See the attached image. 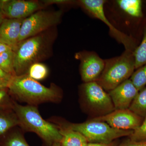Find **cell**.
<instances>
[{"label": "cell", "instance_id": "obj_22", "mask_svg": "<svg viewBox=\"0 0 146 146\" xmlns=\"http://www.w3.org/2000/svg\"><path fill=\"white\" fill-rule=\"evenodd\" d=\"M18 123V120L0 115V135L5 133Z\"/></svg>", "mask_w": 146, "mask_h": 146}, {"label": "cell", "instance_id": "obj_28", "mask_svg": "<svg viewBox=\"0 0 146 146\" xmlns=\"http://www.w3.org/2000/svg\"><path fill=\"white\" fill-rule=\"evenodd\" d=\"M5 89H0V104L4 101L7 98V94Z\"/></svg>", "mask_w": 146, "mask_h": 146}, {"label": "cell", "instance_id": "obj_31", "mask_svg": "<svg viewBox=\"0 0 146 146\" xmlns=\"http://www.w3.org/2000/svg\"><path fill=\"white\" fill-rule=\"evenodd\" d=\"M5 18L3 17L2 14H0V25L1 24L2 22H3V20Z\"/></svg>", "mask_w": 146, "mask_h": 146}, {"label": "cell", "instance_id": "obj_20", "mask_svg": "<svg viewBox=\"0 0 146 146\" xmlns=\"http://www.w3.org/2000/svg\"><path fill=\"white\" fill-rule=\"evenodd\" d=\"M130 80L139 91L146 86V64L136 69L131 76Z\"/></svg>", "mask_w": 146, "mask_h": 146}, {"label": "cell", "instance_id": "obj_8", "mask_svg": "<svg viewBox=\"0 0 146 146\" xmlns=\"http://www.w3.org/2000/svg\"><path fill=\"white\" fill-rule=\"evenodd\" d=\"M105 3L103 0H80L78 1L79 4L88 13L109 27L111 34L117 41L124 45L126 50L134 51L136 47L133 39L116 29L106 18L104 10Z\"/></svg>", "mask_w": 146, "mask_h": 146}, {"label": "cell", "instance_id": "obj_30", "mask_svg": "<svg viewBox=\"0 0 146 146\" xmlns=\"http://www.w3.org/2000/svg\"><path fill=\"white\" fill-rule=\"evenodd\" d=\"M11 49L5 44L0 42V54L7 51L11 50Z\"/></svg>", "mask_w": 146, "mask_h": 146}, {"label": "cell", "instance_id": "obj_5", "mask_svg": "<svg viewBox=\"0 0 146 146\" xmlns=\"http://www.w3.org/2000/svg\"><path fill=\"white\" fill-rule=\"evenodd\" d=\"M67 127L82 134L89 143H108L125 136H130L133 131L116 129L106 123L90 120L80 123H72Z\"/></svg>", "mask_w": 146, "mask_h": 146}, {"label": "cell", "instance_id": "obj_13", "mask_svg": "<svg viewBox=\"0 0 146 146\" xmlns=\"http://www.w3.org/2000/svg\"><path fill=\"white\" fill-rule=\"evenodd\" d=\"M24 20L5 18L0 25V42L8 46L13 51L19 44Z\"/></svg>", "mask_w": 146, "mask_h": 146}, {"label": "cell", "instance_id": "obj_29", "mask_svg": "<svg viewBox=\"0 0 146 146\" xmlns=\"http://www.w3.org/2000/svg\"><path fill=\"white\" fill-rule=\"evenodd\" d=\"M9 81L0 79V89H5L8 88Z\"/></svg>", "mask_w": 146, "mask_h": 146}, {"label": "cell", "instance_id": "obj_6", "mask_svg": "<svg viewBox=\"0 0 146 146\" xmlns=\"http://www.w3.org/2000/svg\"><path fill=\"white\" fill-rule=\"evenodd\" d=\"M63 11L40 10L24 19L21 27L19 43L53 27L60 23Z\"/></svg>", "mask_w": 146, "mask_h": 146}, {"label": "cell", "instance_id": "obj_4", "mask_svg": "<svg viewBox=\"0 0 146 146\" xmlns=\"http://www.w3.org/2000/svg\"><path fill=\"white\" fill-rule=\"evenodd\" d=\"M15 110L23 127L36 133L48 144L60 143L62 137L60 129L44 119L36 107L16 104Z\"/></svg>", "mask_w": 146, "mask_h": 146}, {"label": "cell", "instance_id": "obj_19", "mask_svg": "<svg viewBox=\"0 0 146 146\" xmlns=\"http://www.w3.org/2000/svg\"><path fill=\"white\" fill-rule=\"evenodd\" d=\"M26 74L31 78L38 81L46 77L48 70L46 65L38 62L31 65Z\"/></svg>", "mask_w": 146, "mask_h": 146}, {"label": "cell", "instance_id": "obj_2", "mask_svg": "<svg viewBox=\"0 0 146 146\" xmlns=\"http://www.w3.org/2000/svg\"><path fill=\"white\" fill-rule=\"evenodd\" d=\"M8 88L19 99L31 104L56 101L61 96L56 86L46 87L26 74L13 76L9 81Z\"/></svg>", "mask_w": 146, "mask_h": 146}, {"label": "cell", "instance_id": "obj_27", "mask_svg": "<svg viewBox=\"0 0 146 146\" xmlns=\"http://www.w3.org/2000/svg\"><path fill=\"white\" fill-rule=\"evenodd\" d=\"M13 76L6 73L0 68V79L10 81L13 77Z\"/></svg>", "mask_w": 146, "mask_h": 146}, {"label": "cell", "instance_id": "obj_1", "mask_svg": "<svg viewBox=\"0 0 146 146\" xmlns=\"http://www.w3.org/2000/svg\"><path fill=\"white\" fill-rule=\"evenodd\" d=\"M51 42L48 35L45 31L19 42L13 50L16 76L25 74L31 65L46 57Z\"/></svg>", "mask_w": 146, "mask_h": 146}, {"label": "cell", "instance_id": "obj_23", "mask_svg": "<svg viewBox=\"0 0 146 146\" xmlns=\"http://www.w3.org/2000/svg\"><path fill=\"white\" fill-rule=\"evenodd\" d=\"M7 146H29L23 136L15 134L9 138L7 143Z\"/></svg>", "mask_w": 146, "mask_h": 146}, {"label": "cell", "instance_id": "obj_11", "mask_svg": "<svg viewBox=\"0 0 146 146\" xmlns=\"http://www.w3.org/2000/svg\"><path fill=\"white\" fill-rule=\"evenodd\" d=\"M44 6L41 2L24 0H5L1 14L5 18L25 19Z\"/></svg>", "mask_w": 146, "mask_h": 146}, {"label": "cell", "instance_id": "obj_24", "mask_svg": "<svg viewBox=\"0 0 146 146\" xmlns=\"http://www.w3.org/2000/svg\"><path fill=\"white\" fill-rule=\"evenodd\" d=\"M41 2L43 5L46 6L50 5L52 4L64 5L69 4L74 2V1L69 0H44L42 1Z\"/></svg>", "mask_w": 146, "mask_h": 146}, {"label": "cell", "instance_id": "obj_21", "mask_svg": "<svg viewBox=\"0 0 146 146\" xmlns=\"http://www.w3.org/2000/svg\"><path fill=\"white\" fill-rule=\"evenodd\" d=\"M129 137L131 141H146V117L144 118L139 127L133 131V133Z\"/></svg>", "mask_w": 146, "mask_h": 146}, {"label": "cell", "instance_id": "obj_7", "mask_svg": "<svg viewBox=\"0 0 146 146\" xmlns=\"http://www.w3.org/2000/svg\"><path fill=\"white\" fill-rule=\"evenodd\" d=\"M81 91L85 104L96 117L107 115L115 110L109 94L96 82L84 83L81 86Z\"/></svg>", "mask_w": 146, "mask_h": 146}, {"label": "cell", "instance_id": "obj_12", "mask_svg": "<svg viewBox=\"0 0 146 146\" xmlns=\"http://www.w3.org/2000/svg\"><path fill=\"white\" fill-rule=\"evenodd\" d=\"M139 91L130 79L110 91L115 110L129 109Z\"/></svg>", "mask_w": 146, "mask_h": 146}, {"label": "cell", "instance_id": "obj_32", "mask_svg": "<svg viewBox=\"0 0 146 146\" xmlns=\"http://www.w3.org/2000/svg\"><path fill=\"white\" fill-rule=\"evenodd\" d=\"M52 146H60V143H54L52 145Z\"/></svg>", "mask_w": 146, "mask_h": 146}, {"label": "cell", "instance_id": "obj_3", "mask_svg": "<svg viewBox=\"0 0 146 146\" xmlns=\"http://www.w3.org/2000/svg\"><path fill=\"white\" fill-rule=\"evenodd\" d=\"M133 52L125 50L120 56L104 60V69L96 82L105 91L109 92L131 77L135 70Z\"/></svg>", "mask_w": 146, "mask_h": 146}, {"label": "cell", "instance_id": "obj_15", "mask_svg": "<svg viewBox=\"0 0 146 146\" xmlns=\"http://www.w3.org/2000/svg\"><path fill=\"white\" fill-rule=\"evenodd\" d=\"M115 3L120 10L127 16L141 18L143 16L142 2L140 0H118Z\"/></svg>", "mask_w": 146, "mask_h": 146}, {"label": "cell", "instance_id": "obj_25", "mask_svg": "<svg viewBox=\"0 0 146 146\" xmlns=\"http://www.w3.org/2000/svg\"><path fill=\"white\" fill-rule=\"evenodd\" d=\"M118 146H146V141H136L128 139Z\"/></svg>", "mask_w": 146, "mask_h": 146}, {"label": "cell", "instance_id": "obj_16", "mask_svg": "<svg viewBox=\"0 0 146 146\" xmlns=\"http://www.w3.org/2000/svg\"><path fill=\"white\" fill-rule=\"evenodd\" d=\"M129 109L140 117H146V86L139 91Z\"/></svg>", "mask_w": 146, "mask_h": 146}, {"label": "cell", "instance_id": "obj_14", "mask_svg": "<svg viewBox=\"0 0 146 146\" xmlns=\"http://www.w3.org/2000/svg\"><path fill=\"white\" fill-rule=\"evenodd\" d=\"M62 139L61 146H86L89 142L81 133L68 127L66 126L60 129Z\"/></svg>", "mask_w": 146, "mask_h": 146}, {"label": "cell", "instance_id": "obj_26", "mask_svg": "<svg viewBox=\"0 0 146 146\" xmlns=\"http://www.w3.org/2000/svg\"><path fill=\"white\" fill-rule=\"evenodd\" d=\"M86 146H118V144L117 142L115 141L108 143H89Z\"/></svg>", "mask_w": 146, "mask_h": 146}, {"label": "cell", "instance_id": "obj_18", "mask_svg": "<svg viewBox=\"0 0 146 146\" xmlns=\"http://www.w3.org/2000/svg\"><path fill=\"white\" fill-rule=\"evenodd\" d=\"M135 70L146 64V26L144 28L143 36L141 44L133 51Z\"/></svg>", "mask_w": 146, "mask_h": 146}, {"label": "cell", "instance_id": "obj_10", "mask_svg": "<svg viewBox=\"0 0 146 146\" xmlns=\"http://www.w3.org/2000/svg\"><path fill=\"white\" fill-rule=\"evenodd\" d=\"M75 57L80 60V73L84 82L96 81L104 69V60L93 51L78 53Z\"/></svg>", "mask_w": 146, "mask_h": 146}, {"label": "cell", "instance_id": "obj_9", "mask_svg": "<svg viewBox=\"0 0 146 146\" xmlns=\"http://www.w3.org/2000/svg\"><path fill=\"white\" fill-rule=\"evenodd\" d=\"M144 119L129 109H127L115 110L107 115L91 120L106 123L116 129L134 131L141 125Z\"/></svg>", "mask_w": 146, "mask_h": 146}, {"label": "cell", "instance_id": "obj_17", "mask_svg": "<svg viewBox=\"0 0 146 146\" xmlns=\"http://www.w3.org/2000/svg\"><path fill=\"white\" fill-rule=\"evenodd\" d=\"M14 51H6L0 54V68L11 75L16 76L14 68Z\"/></svg>", "mask_w": 146, "mask_h": 146}]
</instances>
